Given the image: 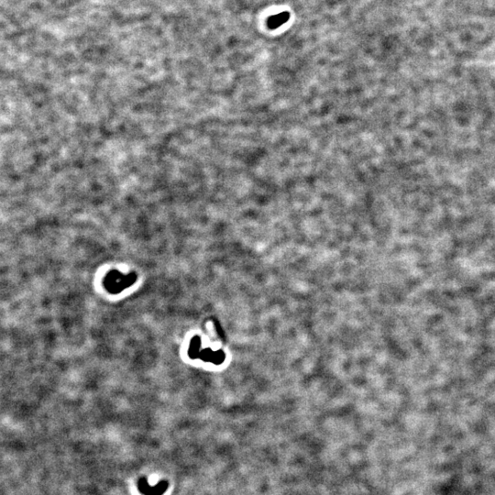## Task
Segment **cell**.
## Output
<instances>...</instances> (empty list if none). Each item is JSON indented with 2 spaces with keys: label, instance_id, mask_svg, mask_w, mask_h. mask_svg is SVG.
I'll list each match as a JSON object with an SVG mask.
<instances>
[{
  "label": "cell",
  "instance_id": "6da1fadb",
  "mask_svg": "<svg viewBox=\"0 0 495 495\" xmlns=\"http://www.w3.org/2000/svg\"><path fill=\"white\" fill-rule=\"evenodd\" d=\"M290 15L288 12H282L280 14L272 16L268 20V26L270 28L274 29V28L281 27L285 22H288Z\"/></svg>",
  "mask_w": 495,
  "mask_h": 495
}]
</instances>
